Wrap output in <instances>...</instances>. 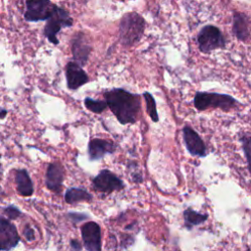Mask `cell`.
<instances>
[{"instance_id": "25", "label": "cell", "mask_w": 251, "mask_h": 251, "mask_svg": "<svg viewBox=\"0 0 251 251\" xmlns=\"http://www.w3.org/2000/svg\"><path fill=\"white\" fill-rule=\"evenodd\" d=\"M6 115H7V111L5 109H3V108H0V119L5 118Z\"/></svg>"}, {"instance_id": "6", "label": "cell", "mask_w": 251, "mask_h": 251, "mask_svg": "<svg viewBox=\"0 0 251 251\" xmlns=\"http://www.w3.org/2000/svg\"><path fill=\"white\" fill-rule=\"evenodd\" d=\"M25 6V19L28 22L48 20L56 8L50 0H26Z\"/></svg>"}, {"instance_id": "19", "label": "cell", "mask_w": 251, "mask_h": 251, "mask_svg": "<svg viewBox=\"0 0 251 251\" xmlns=\"http://www.w3.org/2000/svg\"><path fill=\"white\" fill-rule=\"evenodd\" d=\"M143 96H144V99H145V102H146V109H147L148 115L150 116V118L153 122H158L159 117H158V114H157L155 99L153 98V96L149 92H144Z\"/></svg>"}, {"instance_id": "5", "label": "cell", "mask_w": 251, "mask_h": 251, "mask_svg": "<svg viewBox=\"0 0 251 251\" xmlns=\"http://www.w3.org/2000/svg\"><path fill=\"white\" fill-rule=\"evenodd\" d=\"M197 41L199 49L204 53H210L218 48H223L226 44L221 30L215 25L204 26L198 33Z\"/></svg>"}, {"instance_id": "26", "label": "cell", "mask_w": 251, "mask_h": 251, "mask_svg": "<svg viewBox=\"0 0 251 251\" xmlns=\"http://www.w3.org/2000/svg\"><path fill=\"white\" fill-rule=\"evenodd\" d=\"M0 166H1V165H0Z\"/></svg>"}, {"instance_id": "10", "label": "cell", "mask_w": 251, "mask_h": 251, "mask_svg": "<svg viewBox=\"0 0 251 251\" xmlns=\"http://www.w3.org/2000/svg\"><path fill=\"white\" fill-rule=\"evenodd\" d=\"M65 176L64 167L59 162L48 165L45 175V184L47 188L55 193H60Z\"/></svg>"}, {"instance_id": "15", "label": "cell", "mask_w": 251, "mask_h": 251, "mask_svg": "<svg viewBox=\"0 0 251 251\" xmlns=\"http://www.w3.org/2000/svg\"><path fill=\"white\" fill-rule=\"evenodd\" d=\"M233 33L241 41H246L250 35L249 19L244 13H233Z\"/></svg>"}, {"instance_id": "2", "label": "cell", "mask_w": 251, "mask_h": 251, "mask_svg": "<svg viewBox=\"0 0 251 251\" xmlns=\"http://www.w3.org/2000/svg\"><path fill=\"white\" fill-rule=\"evenodd\" d=\"M145 27L144 19L135 12L126 14L120 22L119 34L122 43L131 46L136 43L143 34Z\"/></svg>"}, {"instance_id": "24", "label": "cell", "mask_w": 251, "mask_h": 251, "mask_svg": "<svg viewBox=\"0 0 251 251\" xmlns=\"http://www.w3.org/2000/svg\"><path fill=\"white\" fill-rule=\"evenodd\" d=\"M70 244H71V247L74 251H80L81 250V245L76 239H72Z\"/></svg>"}, {"instance_id": "3", "label": "cell", "mask_w": 251, "mask_h": 251, "mask_svg": "<svg viewBox=\"0 0 251 251\" xmlns=\"http://www.w3.org/2000/svg\"><path fill=\"white\" fill-rule=\"evenodd\" d=\"M236 104L237 101L226 94L197 92L194 96V106L199 111H203L208 108H220L224 111H227L234 108Z\"/></svg>"}, {"instance_id": "16", "label": "cell", "mask_w": 251, "mask_h": 251, "mask_svg": "<svg viewBox=\"0 0 251 251\" xmlns=\"http://www.w3.org/2000/svg\"><path fill=\"white\" fill-rule=\"evenodd\" d=\"M17 190L20 195L28 197L33 194V183L26 170L21 169L16 172L15 176Z\"/></svg>"}, {"instance_id": "13", "label": "cell", "mask_w": 251, "mask_h": 251, "mask_svg": "<svg viewBox=\"0 0 251 251\" xmlns=\"http://www.w3.org/2000/svg\"><path fill=\"white\" fill-rule=\"evenodd\" d=\"M116 150L113 141L101 138H93L88 143V156L91 161L102 159L106 154H112Z\"/></svg>"}, {"instance_id": "22", "label": "cell", "mask_w": 251, "mask_h": 251, "mask_svg": "<svg viewBox=\"0 0 251 251\" xmlns=\"http://www.w3.org/2000/svg\"><path fill=\"white\" fill-rule=\"evenodd\" d=\"M241 141H242V144H243V149H244V152H245V156H246V159H247V163L249 164V152H250V138L249 136H243L241 138Z\"/></svg>"}, {"instance_id": "4", "label": "cell", "mask_w": 251, "mask_h": 251, "mask_svg": "<svg viewBox=\"0 0 251 251\" xmlns=\"http://www.w3.org/2000/svg\"><path fill=\"white\" fill-rule=\"evenodd\" d=\"M73 25V19L70 17L68 12L63 8L56 6L52 16L47 20L44 27V35L48 40L57 45L59 40L57 38V33L64 26H71Z\"/></svg>"}, {"instance_id": "7", "label": "cell", "mask_w": 251, "mask_h": 251, "mask_svg": "<svg viewBox=\"0 0 251 251\" xmlns=\"http://www.w3.org/2000/svg\"><path fill=\"white\" fill-rule=\"evenodd\" d=\"M92 186L95 190L103 193H111L125 188L123 180L109 170H102L93 177Z\"/></svg>"}, {"instance_id": "23", "label": "cell", "mask_w": 251, "mask_h": 251, "mask_svg": "<svg viewBox=\"0 0 251 251\" xmlns=\"http://www.w3.org/2000/svg\"><path fill=\"white\" fill-rule=\"evenodd\" d=\"M24 235L25 237V239L27 241H33L35 239V235H34V230L29 226H26L24 229Z\"/></svg>"}, {"instance_id": "8", "label": "cell", "mask_w": 251, "mask_h": 251, "mask_svg": "<svg viewBox=\"0 0 251 251\" xmlns=\"http://www.w3.org/2000/svg\"><path fill=\"white\" fill-rule=\"evenodd\" d=\"M83 245L87 251H102L101 227L95 222H87L81 227Z\"/></svg>"}, {"instance_id": "14", "label": "cell", "mask_w": 251, "mask_h": 251, "mask_svg": "<svg viewBox=\"0 0 251 251\" xmlns=\"http://www.w3.org/2000/svg\"><path fill=\"white\" fill-rule=\"evenodd\" d=\"M72 51L75 63L80 67L85 65L91 51V45L83 33H77L72 43Z\"/></svg>"}, {"instance_id": "21", "label": "cell", "mask_w": 251, "mask_h": 251, "mask_svg": "<svg viewBox=\"0 0 251 251\" xmlns=\"http://www.w3.org/2000/svg\"><path fill=\"white\" fill-rule=\"evenodd\" d=\"M5 214L8 216V218L10 220H15L17 218H19L22 215V212L20 209H18L17 207H15L14 205H10L8 207H6L4 209Z\"/></svg>"}, {"instance_id": "11", "label": "cell", "mask_w": 251, "mask_h": 251, "mask_svg": "<svg viewBox=\"0 0 251 251\" xmlns=\"http://www.w3.org/2000/svg\"><path fill=\"white\" fill-rule=\"evenodd\" d=\"M183 139L188 152L192 156L204 157L206 155V146L199 134L189 126H185L182 129Z\"/></svg>"}, {"instance_id": "1", "label": "cell", "mask_w": 251, "mask_h": 251, "mask_svg": "<svg viewBox=\"0 0 251 251\" xmlns=\"http://www.w3.org/2000/svg\"><path fill=\"white\" fill-rule=\"evenodd\" d=\"M105 102L112 113L123 124H131L136 121L140 110V98L122 88H114L104 93Z\"/></svg>"}, {"instance_id": "9", "label": "cell", "mask_w": 251, "mask_h": 251, "mask_svg": "<svg viewBox=\"0 0 251 251\" xmlns=\"http://www.w3.org/2000/svg\"><path fill=\"white\" fill-rule=\"evenodd\" d=\"M20 241L18 230L10 221L0 218V250L10 251L14 249Z\"/></svg>"}, {"instance_id": "18", "label": "cell", "mask_w": 251, "mask_h": 251, "mask_svg": "<svg viewBox=\"0 0 251 251\" xmlns=\"http://www.w3.org/2000/svg\"><path fill=\"white\" fill-rule=\"evenodd\" d=\"M183 219L185 227L191 229L193 226L203 224L208 219V214H202L192 208H187L183 211Z\"/></svg>"}, {"instance_id": "12", "label": "cell", "mask_w": 251, "mask_h": 251, "mask_svg": "<svg viewBox=\"0 0 251 251\" xmlns=\"http://www.w3.org/2000/svg\"><path fill=\"white\" fill-rule=\"evenodd\" d=\"M66 77L68 87L75 90L88 81V76L82 68L75 62H69L66 66Z\"/></svg>"}, {"instance_id": "20", "label": "cell", "mask_w": 251, "mask_h": 251, "mask_svg": "<svg viewBox=\"0 0 251 251\" xmlns=\"http://www.w3.org/2000/svg\"><path fill=\"white\" fill-rule=\"evenodd\" d=\"M84 105H85V107L89 111H91L93 113H97V114L102 113L106 109V107H107V104H106L105 101L93 100V99H91L89 97L84 99Z\"/></svg>"}, {"instance_id": "17", "label": "cell", "mask_w": 251, "mask_h": 251, "mask_svg": "<svg viewBox=\"0 0 251 251\" xmlns=\"http://www.w3.org/2000/svg\"><path fill=\"white\" fill-rule=\"evenodd\" d=\"M92 200V195L82 187H72L65 192V201L68 204H75L78 202Z\"/></svg>"}]
</instances>
